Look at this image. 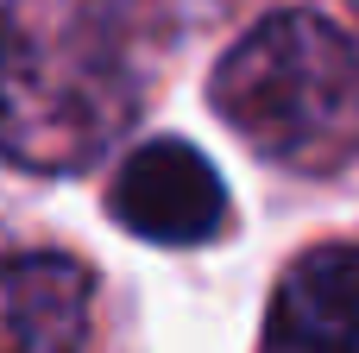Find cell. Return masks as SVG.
Here are the masks:
<instances>
[{
	"label": "cell",
	"mask_w": 359,
	"mask_h": 353,
	"mask_svg": "<svg viewBox=\"0 0 359 353\" xmlns=\"http://www.w3.org/2000/svg\"><path fill=\"white\" fill-rule=\"evenodd\" d=\"M208 101L278 171L334 177L359 164V38L316 6L240 32L208 76Z\"/></svg>",
	"instance_id": "2"
},
{
	"label": "cell",
	"mask_w": 359,
	"mask_h": 353,
	"mask_svg": "<svg viewBox=\"0 0 359 353\" xmlns=\"http://www.w3.org/2000/svg\"><path fill=\"white\" fill-rule=\"evenodd\" d=\"M95 278L69 253H0V353H82Z\"/></svg>",
	"instance_id": "4"
},
{
	"label": "cell",
	"mask_w": 359,
	"mask_h": 353,
	"mask_svg": "<svg viewBox=\"0 0 359 353\" xmlns=\"http://www.w3.org/2000/svg\"><path fill=\"white\" fill-rule=\"evenodd\" d=\"M107 208L151 246H202L227 221V183L189 139H145L139 152H126Z\"/></svg>",
	"instance_id": "3"
},
{
	"label": "cell",
	"mask_w": 359,
	"mask_h": 353,
	"mask_svg": "<svg viewBox=\"0 0 359 353\" xmlns=\"http://www.w3.org/2000/svg\"><path fill=\"white\" fill-rule=\"evenodd\" d=\"M151 19L139 0L0 6V158L19 171H88L145 114Z\"/></svg>",
	"instance_id": "1"
},
{
	"label": "cell",
	"mask_w": 359,
	"mask_h": 353,
	"mask_svg": "<svg viewBox=\"0 0 359 353\" xmlns=\"http://www.w3.org/2000/svg\"><path fill=\"white\" fill-rule=\"evenodd\" d=\"M259 353H359V246H309L284 265Z\"/></svg>",
	"instance_id": "5"
},
{
	"label": "cell",
	"mask_w": 359,
	"mask_h": 353,
	"mask_svg": "<svg viewBox=\"0 0 359 353\" xmlns=\"http://www.w3.org/2000/svg\"><path fill=\"white\" fill-rule=\"evenodd\" d=\"M353 13H359V0H353Z\"/></svg>",
	"instance_id": "6"
}]
</instances>
